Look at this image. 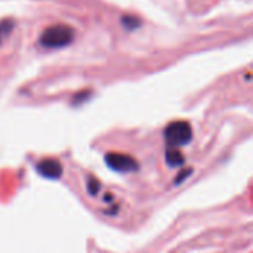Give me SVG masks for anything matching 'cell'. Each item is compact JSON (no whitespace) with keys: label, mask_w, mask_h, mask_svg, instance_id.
<instances>
[{"label":"cell","mask_w":253,"mask_h":253,"mask_svg":"<svg viewBox=\"0 0 253 253\" xmlns=\"http://www.w3.org/2000/svg\"><path fill=\"white\" fill-rule=\"evenodd\" d=\"M76 31L67 24H55L44 28L39 37V44L46 49H59L73 43Z\"/></svg>","instance_id":"obj_1"},{"label":"cell","mask_w":253,"mask_h":253,"mask_svg":"<svg viewBox=\"0 0 253 253\" xmlns=\"http://www.w3.org/2000/svg\"><path fill=\"white\" fill-rule=\"evenodd\" d=\"M13 30V22L10 19L6 21H0V44L3 43V40L10 34V31Z\"/></svg>","instance_id":"obj_2"},{"label":"cell","mask_w":253,"mask_h":253,"mask_svg":"<svg viewBox=\"0 0 253 253\" xmlns=\"http://www.w3.org/2000/svg\"><path fill=\"white\" fill-rule=\"evenodd\" d=\"M122 24L125 27H127L129 30H133V28L139 27V21L135 16H123L122 18Z\"/></svg>","instance_id":"obj_3"}]
</instances>
